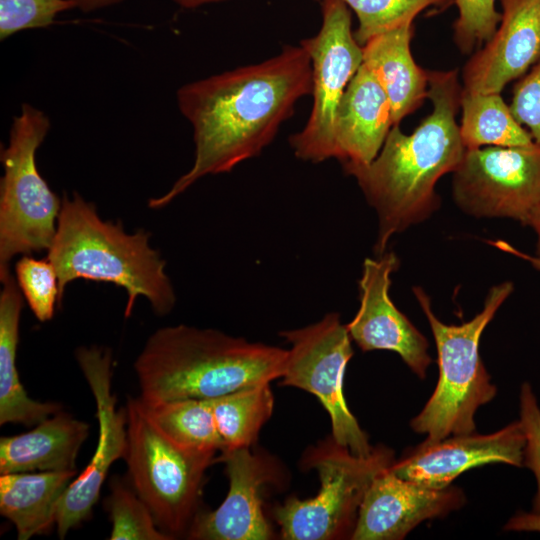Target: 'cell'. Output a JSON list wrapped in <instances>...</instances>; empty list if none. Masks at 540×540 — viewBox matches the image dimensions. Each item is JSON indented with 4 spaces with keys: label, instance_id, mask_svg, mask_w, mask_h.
Instances as JSON below:
<instances>
[{
    "label": "cell",
    "instance_id": "obj_33",
    "mask_svg": "<svg viewBox=\"0 0 540 540\" xmlns=\"http://www.w3.org/2000/svg\"><path fill=\"white\" fill-rule=\"evenodd\" d=\"M507 531L540 532V513L518 512L504 526Z\"/></svg>",
    "mask_w": 540,
    "mask_h": 540
},
{
    "label": "cell",
    "instance_id": "obj_23",
    "mask_svg": "<svg viewBox=\"0 0 540 540\" xmlns=\"http://www.w3.org/2000/svg\"><path fill=\"white\" fill-rule=\"evenodd\" d=\"M460 136L465 149L483 145L520 147L534 143L513 116L500 93L470 92L462 88Z\"/></svg>",
    "mask_w": 540,
    "mask_h": 540
},
{
    "label": "cell",
    "instance_id": "obj_14",
    "mask_svg": "<svg viewBox=\"0 0 540 540\" xmlns=\"http://www.w3.org/2000/svg\"><path fill=\"white\" fill-rule=\"evenodd\" d=\"M390 467L367 490L350 539H403L419 523L443 517L465 503L458 487L430 488L397 476Z\"/></svg>",
    "mask_w": 540,
    "mask_h": 540
},
{
    "label": "cell",
    "instance_id": "obj_36",
    "mask_svg": "<svg viewBox=\"0 0 540 540\" xmlns=\"http://www.w3.org/2000/svg\"><path fill=\"white\" fill-rule=\"evenodd\" d=\"M527 226H530L536 236V254L535 256L540 258V202L533 209L530 217L527 221Z\"/></svg>",
    "mask_w": 540,
    "mask_h": 540
},
{
    "label": "cell",
    "instance_id": "obj_26",
    "mask_svg": "<svg viewBox=\"0 0 540 540\" xmlns=\"http://www.w3.org/2000/svg\"><path fill=\"white\" fill-rule=\"evenodd\" d=\"M358 18L354 32L357 42L363 46L372 37L414 22L417 15L434 7L444 9L455 0H342Z\"/></svg>",
    "mask_w": 540,
    "mask_h": 540
},
{
    "label": "cell",
    "instance_id": "obj_2",
    "mask_svg": "<svg viewBox=\"0 0 540 540\" xmlns=\"http://www.w3.org/2000/svg\"><path fill=\"white\" fill-rule=\"evenodd\" d=\"M461 92L457 70L428 72L433 110L416 130L407 135L394 125L370 164L343 167L377 213L376 256L385 252L393 235L440 207L435 186L457 169L466 150L456 122Z\"/></svg>",
    "mask_w": 540,
    "mask_h": 540
},
{
    "label": "cell",
    "instance_id": "obj_30",
    "mask_svg": "<svg viewBox=\"0 0 540 540\" xmlns=\"http://www.w3.org/2000/svg\"><path fill=\"white\" fill-rule=\"evenodd\" d=\"M73 8L69 0H0V39L26 29L48 27L59 13Z\"/></svg>",
    "mask_w": 540,
    "mask_h": 540
},
{
    "label": "cell",
    "instance_id": "obj_21",
    "mask_svg": "<svg viewBox=\"0 0 540 540\" xmlns=\"http://www.w3.org/2000/svg\"><path fill=\"white\" fill-rule=\"evenodd\" d=\"M0 424H38L61 411L54 402L30 398L16 367L23 295L9 268L0 270Z\"/></svg>",
    "mask_w": 540,
    "mask_h": 540
},
{
    "label": "cell",
    "instance_id": "obj_20",
    "mask_svg": "<svg viewBox=\"0 0 540 540\" xmlns=\"http://www.w3.org/2000/svg\"><path fill=\"white\" fill-rule=\"evenodd\" d=\"M413 22L369 39L363 46V64L372 69L389 98L394 125L428 98V72L414 61L410 41Z\"/></svg>",
    "mask_w": 540,
    "mask_h": 540
},
{
    "label": "cell",
    "instance_id": "obj_11",
    "mask_svg": "<svg viewBox=\"0 0 540 540\" xmlns=\"http://www.w3.org/2000/svg\"><path fill=\"white\" fill-rule=\"evenodd\" d=\"M452 195L468 215L526 225L540 202V146L466 149L453 172Z\"/></svg>",
    "mask_w": 540,
    "mask_h": 540
},
{
    "label": "cell",
    "instance_id": "obj_25",
    "mask_svg": "<svg viewBox=\"0 0 540 540\" xmlns=\"http://www.w3.org/2000/svg\"><path fill=\"white\" fill-rule=\"evenodd\" d=\"M224 451L255 443L262 426L270 418L274 397L270 383L244 388L209 398Z\"/></svg>",
    "mask_w": 540,
    "mask_h": 540
},
{
    "label": "cell",
    "instance_id": "obj_4",
    "mask_svg": "<svg viewBox=\"0 0 540 540\" xmlns=\"http://www.w3.org/2000/svg\"><path fill=\"white\" fill-rule=\"evenodd\" d=\"M47 259L54 266L61 298L76 279L109 282L125 289V317L143 296L159 315L169 313L175 294L165 262L149 244V233L128 234L121 223L102 220L92 203L74 192L61 200L57 229Z\"/></svg>",
    "mask_w": 540,
    "mask_h": 540
},
{
    "label": "cell",
    "instance_id": "obj_7",
    "mask_svg": "<svg viewBox=\"0 0 540 540\" xmlns=\"http://www.w3.org/2000/svg\"><path fill=\"white\" fill-rule=\"evenodd\" d=\"M126 413L128 446L124 458L134 490L160 530L172 538L187 533L215 454L174 442L144 414L137 398L128 400Z\"/></svg>",
    "mask_w": 540,
    "mask_h": 540
},
{
    "label": "cell",
    "instance_id": "obj_1",
    "mask_svg": "<svg viewBox=\"0 0 540 540\" xmlns=\"http://www.w3.org/2000/svg\"><path fill=\"white\" fill-rule=\"evenodd\" d=\"M312 89L311 58L301 43L261 63L183 85L177 103L193 127L194 162L149 207H164L200 178L230 172L259 155Z\"/></svg>",
    "mask_w": 540,
    "mask_h": 540
},
{
    "label": "cell",
    "instance_id": "obj_19",
    "mask_svg": "<svg viewBox=\"0 0 540 540\" xmlns=\"http://www.w3.org/2000/svg\"><path fill=\"white\" fill-rule=\"evenodd\" d=\"M89 425L59 411L25 433L1 437L0 474L76 470Z\"/></svg>",
    "mask_w": 540,
    "mask_h": 540
},
{
    "label": "cell",
    "instance_id": "obj_37",
    "mask_svg": "<svg viewBox=\"0 0 540 540\" xmlns=\"http://www.w3.org/2000/svg\"><path fill=\"white\" fill-rule=\"evenodd\" d=\"M173 1L184 8H196L204 4L214 3V2L224 1V0H173ZM316 1H320V0H316Z\"/></svg>",
    "mask_w": 540,
    "mask_h": 540
},
{
    "label": "cell",
    "instance_id": "obj_18",
    "mask_svg": "<svg viewBox=\"0 0 540 540\" xmlns=\"http://www.w3.org/2000/svg\"><path fill=\"white\" fill-rule=\"evenodd\" d=\"M393 126L387 93L376 73L362 63L336 110L333 158L343 167L370 164Z\"/></svg>",
    "mask_w": 540,
    "mask_h": 540
},
{
    "label": "cell",
    "instance_id": "obj_27",
    "mask_svg": "<svg viewBox=\"0 0 540 540\" xmlns=\"http://www.w3.org/2000/svg\"><path fill=\"white\" fill-rule=\"evenodd\" d=\"M104 504L112 523L110 540L173 539L160 530L145 502L123 481L112 480Z\"/></svg>",
    "mask_w": 540,
    "mask_h": 540
},
{
    "label": "cell",
    "instance_id": "obj_6",
    "mask_svg": "<svg viewBox=\"0 0 540 540\" xmlns=\"http://www.w3.org/2000/svg\"><path fill=\"white\" fill-rule=\"evenodd\" d=\"M50 128L41 110L23 104L13 118L9 143L1 150L0 269L16 255L48 250L53 242L61 201L40 175L36 151Z\"/></svg>",
    "mask_w": 540,
    "mask_h": 540
},
{
    "label": "cell",
    "instance_id": "obj_29",
    "mask_svg": "<svg viewBox=\"0 0 540 540\" xmlns=\"http://www.w3.org/2000/svg\"><path fill=\"white\" fill-rule=\"evenodd\" d=\"M459 11L454 23V41L460 51L468 54L486 43L495 33L501 13L495 0H455Z\"/></svg>",
    "mask_w": 540,
    "mask_h": 540
},
{
    "label": "cell",
    "instance_id": "obj_15",
    "mask_svg": "<svg viewBox=\"0 0 540 540\" xmlns=\"http://www.w3.org/2000/svg\"><path fill=\"white\" fill-rule=\"evenodd\" d=\"M524 447L525 434L518 420L491 434L473 432L422 442L390 469L401 478L443 489L477 466L503 463L522 467Z\"/></svg>",
    "mask_w": 540,
    "mask_h": 540
},
{
    "label": "cell",
    "instance_id": "obj_22",
    "mask_svg": "<svg viewBox=\"0 0 540 540\" xmlns=\"http://www.w3.org/2000/svg\"><path fill=\"white\" fill-rule=\"evenodd\" d=\"M76 475L77 470L1 474L0 513L14 524L19 540L56 526L58 503Z\"/></svg>",
    "mask_w": 540,
    "mask_h": 540
},
{
    "label": "cell",
    "instance_id": "obj_3",
    "mask_svg": "<svg viewBox=\"0 0 540 540\" xmlns=\"http://www.w3.org/2000/svg\"><path fill=\"white\" fill-rule=\"evenodd\" d=\"M288 350L187 325L158 329L134 363L142 401L209 399L281 378Z\"/></svg>",
    "mask_w": 540,
    "mask_h": 540
},
{
    "label": "cell",
    "instance_id": "obj_32",
    "mask_svg": "<svg viewBox=\"0 0 540 540\" xmlns=\"http://www.w3.org/2000/svg\"><path fill=\"white\" fill-rule=\"evenodd\" d=\"M509 107L515 119L529 129L534 143L540 146V59L516 83Z\"/></svg>",
    "mask_w": 540,
    "mask_h": 540
},
{
    "label": "cell",
    "instance_id": "obj_16",
    "mask_svg": "<svg viewBox=\"0 0 540 540\" xmlns=\"http://www.w3.org/2000/svg\"><path fill=\"white\" fill-rule=\"evenodd\" d=\"M229 490L222 504L195 515L187 536L196 540H266L272 528L262 508V489L273 479V465L248 447L221 452Z\"/></svg>",
    "mask_w": 540,
    "mask_h": 540
},
{
    "label": "cell",
    "instance_id": "obj_28",
    "mask_svg": "<svg viewBox=\"0 0 540 540\" xmlns=\"http://www.w3.org/2000/svg\"><path fill=\"white\" fill-rule=\"evenodd\" d=\"M18 287L35 317L45 322L60 306L61 294L57 272L48 259L23 255L15 265Z\"/></svg>",
    "mask_w": 540,
    "mask_h": 540
},
{
    "label": "cell",
    "instance_id": "obj_34",
    "mask_svg": "<svg viewBox=\"0 0 540 540\" xmlns=\"http://www.w3.org/2000/svg\"><path fill=\"white\" fill-rule=\"evenodd\" d=\"M488 243L495 246L496 248H498L499 250L505 253L511 254L515 257H518L528 262L534 269H536L537 271H540V258L524 253L521 250L514 247L513 245L503 240L488 241Z\"/></svg>",
    "mask_w": 540,
    "mask_h": 540
},
{
    "label": "cell",
    "instance_id": "obj_5",
    "mask_svg": "<svg viewBox=\"0 0 540 540\" xmlns=\"http://www.w3.org/2000/svg\"><path fill=\"white\" fill-rule=\"evenodd\" d=\"M513 290L510 281L494 285L480 313L460 325H449L436 317L426 292L413 288L433 333L439 367L433 394L410 422L416 433L426 434L425 443L475 432L477 409L496 396L497 388L482 362L479 344L484 329Z\"/></svg>",
    "mask_w": 540,
    "mask_h": 540
},
{
    "label": "cell",
    "instance_id": "obj_10",
    "mask_svg": "<svg viewBox=\"0 0 540 540\" xmlns=\"http://www.w3.org/2000/svg\"><path fill=\"white\" fill-rule=\"evenodd\" d=\"M301 44L312 63L313 106L306 125L289 142L296 157L317 163L333 158L336 110L363 62L349 7L342 0H322L321 28Z\"/></svg>",
    "mask_w": 540,
    "mask_h": 540
},
{
    "label": "cell",
    "instance_id": "obj_8",
    "mask_svg": "<svg viewBox=\"0 0 540 540\" xmlns=\"http://www.w3.org/2000/svg\"><path fill=\"white\" fill-rule=\"evenodd\" d=\"M393 451L374 447L357 456L331 438L308 450L304 464L320 479L317 495L288 498L275 511L285 540H332L351 536L364 496L375 477L394 463Z\"/></svg>",
    "mask_w": 540,
    "mask_h": 540
},
{
    "label": "cell",
    "instance_id": "obj_13",
    "mask_svg": "<svg viewBox=\"0 0 540 540\" xmlns=\"http://www.w3.org/2000/svg\"><path fill=\"white\" fill-rule=\"evenodd\" d=\"M398 267L399 259L393 252L364 260L359 280L360 306L346 327L362 351H393L424 379L432 362L427 352L428 341L389 295L391 274Z\"/></svg>",
    "mask_w": 540,
    "mask_h": 540
},
{
    "label": "cell",
    "instance_id": "obj_12",
    "mask_svg": "<svg viewBox=\"0 0 540 540\" xmlns=\"http://www.w3.org/2000/svg\"><path fill=\"white\" fill-rule=\"evenodd\" d=\"M76 359L95 400L99 433L89 464L70 483L58 503L56 529L61 539L91 517L110 467L125 457L128 446L126 408H116L117 400L111 390V352L96 346L80 347Z\"/></svg>",
    "mask_w": 540,
    "mask_h": 540
},
{
    "label": "cell",
    "instance_id": "obj_31",
    "mask_svg": "<svg viewBox=\"0 0 540 540\" xmlns=\"http://www.w3.org/2000/svg\"><path fill=\"white\" fill-rule=\"evenodd\" d=\"M519 415L525 434L523 466L533 472L537 484L532 511L540 513V406L528 382H524L520 388Z\"/></svg>",
    "mask_w": 540,
    "mask_h": 540
},
{
    "label": "cell",
    "instance_id": "obj_35",
    "mask_svg": "<svg viewBox=\"0 0 540 540\" xmlns=\"http://www.w3.org/2000/svg\"><path fill=\"white\" fill-rule=\"evenodd\" d=\"M83 12H92L121 3L124 0H69Z\"/></svg>",
    "mask_w": 540,
    "mask_h": 540
},
{
    "label": "cell",
    "instance_id": "obj_9",
    "mask_svg": "<svg viewBox=\"0 0 540 540\" xmlns=\"http://www.w3.org/2000/svg\"><path fill=\"white\" fill-rule=\"evenodd\" d=\"M280 335L291 345L281 384L315 395L329 414L332 438L353 454L368 456L374 447L344 397V374L353 349L339 315L329 313L314 324Z\"/></svg>",
    "mask_w": 540,
    "mask_h": 540
},
{
    "label": "cell",
    "instance_id": "obj_17",
    "mask_svg": "<svg viewBox=\"0 0 540 540\" xmlns=\"http://www.w3.org/2000/svg\"><path fill=\"white\" fill-rule=\"evenodd\" d=\"M502 13L493 36L463 69V89L500 93L540 59V0H500Z\"/></svg>",
    "mask_w": 540,
    "mask_h": 540
},
{
    "label": "cell",
    "instance_id": "obj_24",
    "mask_svg": "<svg viewBox=\"0 0 540 540\" xmlns=\"http://www.w3.org/2000/svg\"><path fill=\"white\" fill-rule=\"evenodd\" d=\"M137 401L144 414L180 446L214 454L224 450L208 399Z\"/></svg>",
    "mask_w": 540,
    "mask_h": 540
}]
</instances>
